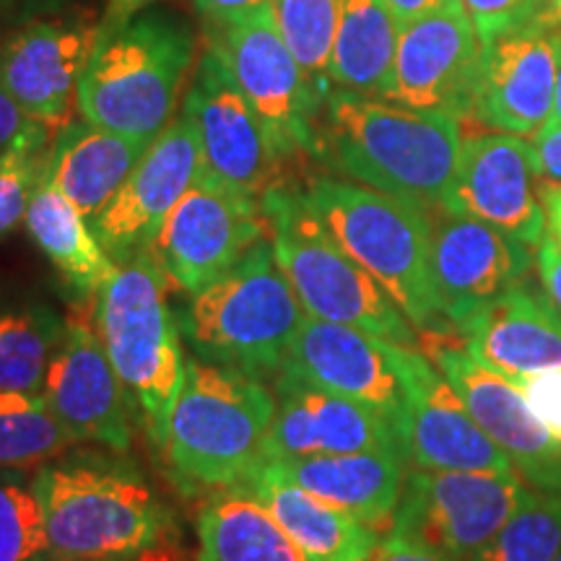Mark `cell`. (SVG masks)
Instances as JSON below:
<instances>
[{
	"label": "cell",
	"instance_id": "cell-1",
	"mask_svg": "<svg viewBox=\"0 0 561 561\" xmlns=\"http://www.w3.org/2000/svg\"><path fill=\"white\" fill-rule=\"evenodd\" d=\"M34 489L53 561H178L180 525L128 453L76 450L42 462Z\"/></svg>",
	"mask_w": 561,
	"mask_h": 561
},
{
	"label": "cell",
	"instance_id": "cell-2",
	"mask_svg": "<svg viewBox=\"0 0 561 561\" xmlns=\"http://www.w3.org/2000/svg\"><path fill=\"white\" fill-rule=\"evenodd\" d=\"M460 144L458 117L356 91H331L320 112L318 157L331 170L426 214L442 208Z\"/></svg>",
	"mask_w": 561,
	"mask_h": 561
},
{
	"label": "cell",
	"instance_id": "cell-3",
	"mask_svg": "<svg viewBox=\"0 0 561 561\" xmlns=\"http://www.w3.org/2000/svg\"><path fill=\"white\" fill-rule=\"evenodd\" d=\"M273 419L276 392L261 377L195 356L185 364L161 455L182 486L242 489L265 466Z\"/></svg>",
	"mask_w": 561,
	"mask_h": 561
},
{
	"label": "cell",
	"instance_id": "cell-4",
	"mask_svg": "<svg viewBox=\"0 0 561 561\" xmlns=\"http://www.w3.org/2000/svg\"><path fill=\"white\" fill-rule=\"evenodd\" d=\"M305 208L351 261L369 273L419 333L453 328L432 273V216L351 180L320 178L299 193Z\"/></svg>",
	"mask_w": 561,
	"mask_h": 561
},
{
	"label": "cell",
	"instance_id": "cell-5",
	"mask_svg": "<svg viewBox=\"0 0 561 561\" xmlns=\"http://www.w3.org/2000/svg\"><path fill=\"white\" fill-rule=\"evenodd\" d=\"M170 280L149 252L123 263L96 294L94 322L112 367L153 450H164L170 419L185 382L180 322Z\"/></svg>",
	"mask_w": 561,
	"mask_h": 561
},
{
	"label": "cell",
	"instance_id": "cell-6",
	"mask_svg": "<svg viewBox=\"0 0 561 561\" xmlns=\"http://www.w3.org/2000/svg\"><path fill=\"white\" fill-rule=\"evenodd\" d=\"M307 318L265 237L234 268L191 294L180 335L203 362L276 377Z\"/></svg>",
	"mask_w": 561,
	"mask_h": 561
},
{
	"label": "cell",
	"instance_id": "cell-7",
	"mask_svg": "<svg viewBox=\"0 0 561 561\" xmlns=\"http://www.w3.org/2000/svg\"><path fill=\"white\" fill-rule=\"evenodd\" d=\"M195 42L164 13L104 32L79 81V115L121 136L151 140L174 121Z\"/></svg>",
	"mask_w": 561,
	"mask_h": 561
},
{
	"label": "cell",
	"instance_id": "cell-8",
	"mask_svg": "<svg viewBox=\"0 0 561 561\" xmlns=\"http://www.w3.org/2000/svg\"><path fill=\"white\" fill-rule=\"evenodd\" d=\"M261 203L271 221L276 261L310 318L419 348V331L401 307L320 229L299 193L271 187Z\"/></svg>",
	"mask_w": 561,
	"mask_h": 561
},
{
	"label": "cell",
	"instance_id": "cell-9",
	"mask_svg": "<svg viewBox=\"0 0 561 561\" xmlns=\"http://www.w3.org/2000/svg\"><path fill=\"white\" fill-rule=\"evenodd\" d=\"M206 50L257 112L280 159L318 153L325 94L314 87L280 37L271 3L234 19L206 21Z\"/></svg>",
	"mask_w": 561,
	"mask_h": 561
},
{
	"label": "cell",
	"instance_id": "cell-10",
	"mask_svg": "<svg viewBox=\"0 0 561 561\" xmlns=\"http://www.w3.org/2000/svg\"><path fill=\"white\" fill-rule=\"evenodd\" d=\"M525 481L517 473L413 471L388 533L455 561L479 557L517 510Z\"/></svg>",
	"mask_w": 561,
	"mask_h": 561
},
{
	"label": "cell",
	"instance_id": "cell-11",
	"mask_svg": "<svg viewBox=\"0 0 561 561\" xmlns=\"http://www.w3.org/2000/svg\"><path fill=\"white\" fill-rule=\"evenodd\" d=\"M265 234L271 221L261 198L198 178L167 216L149 255L170 289L191 297L234 268Z\"/></svg>",
	"mask_w": 561,
	"mask_h": 561
},
{
	"label": "cell",
	"instance_id": "cell-12",
	"mask_svg": "<svg viewBox=\"0 0 561 561\" xmlns=\"http://www.w3.org/2000/svg\"><path fill=\"white\" fill-rule=\"evenodd\" d=\"M419 348L434 362L471 411L476 424L500 445L528 486L561 496V439L528 409L523 392L481 367L450 331L419 333Z\"/></svg>",
	"mask_w": 561,
	"mask_h": 561
},
{
	"label": "cell",
	"instance_id": "cell-13",
	"mask_svg": "<svg viewBox=\"0 0 561 561\" xmlns=\"http://www.w3.org/2000/svg\"><path fill=\"white\" fill-rule=\"evenodd\" d=\"M483 42L460 0L405 21L382 100L413 110L471 117Z\"/></svg>",
	"mask_w": 561,
	"mask_h": 561
},
{
	"label": "cell",
	"instance_id": "cell-14",
	"mask_svg": "<svg viewBox=\"0 0 561 561\" xmlns=\"http://www.w3.org/2000/svg\"><path fill=\"white\" fill-rule=\"evenodd\" d=\"M182 115L191 121L198 138L203 180L252 198H263L271 191L284 159L257 112L214 53H203Z\"/></svg>",
	"mask_w": 561,
	"mask_h": 561
},
{
	"label": "cell",
	"instance_id": "cell-15",
	"mask_svg": "<svg viewBox=\"0 0 561 561\" xmlns=\"http://www.w3.org/2000/svg\"><path fill=\"white\" fill-rule=\"evenodd\" d=\"M405 390V453L421 471L517 473L421 348L390 343Z\"/></svg>",
	"mask_w": 561,
	"mask_h": 561
},
{
	"label": "cell",
	"instance_id": "cell-16",
	"mask_svg": "<svg viewBox=\"0 0 561 561\" xmlns=\"http://www.w3.org/2000/svg\"><path fill=\"white\" fill-rule=\"evenodd\" d=\"M442 208L486 221L528 248H541L549 229L530 140L510 133L462 140Z\"/></svg>",
	"mask_w": 561,
	"mask_h": 561
},
{
	"label": "cell",
	"instance_id": "cell-17",
	"mask_svg": "<svg viewBox=\"0 0 561 561\" xmlns=\"http://www.w3.org/2000/svg\"><path fill=\"white\" fill-rule=\"evenodd\" d=\"M201 172L203 159L193 125L185 115H174V121L151 140L107 208L91 221L96 240L112 261L123 265L140 252H149L167 216L191 191Z\"/></svg>",
	"mask_w": 561,
	"mask_h": 561
},
{
	"label": "cell",
	"instance_id": "cell-18",
	"mask_svg": "<svg viewBox=\"0 0 561 561\" xmlns=\"http://www.w3.org/2000/svg\"><path fill=\"white\" fill-rule=\"evenodd\" d=\"M561 30L528 24L483 47L471 117L496 133L533 138L551 121Z\"/></svg>",
	"mask_w": 561,
	"mask_h": 561
},
{
	"label": "cell",
	"instance_id": "cell-19",
	"mask_svg": "<svg viewBox=\"0 0 561 561\" xmlns=\"http://www.w3.org/2000/svg\"><path fill=\"white\" fill-rule=\"evenodd\" d=\"M53 416L70 439L94 442L112 453H128L133 442L130 403L112 367L96 325L70 314L42 388Z\"/></svg>",
	"mask_w": 561,
	"mask_h": 561
},
{
	"label": "cell",
	"instance_id": "cell-20",
	"mask_svg": "<svg viewBox=\"0 0 561 561\" xmlns=\"http://www.w3.org/2000/svg\"><path fill=\"white\" fill-rule=\"evenodd\" d=\"M432 216V214H430ZM530 248L473 216L437 208L432 216V273L445 320L458 331L476 312L520 284Z\"/></svg>",
	"mask_w": 561,
	"mask_h": 561
},
{
	"label": "cell",
	"instance_id": "cell-21",
	"mask_svg": "<svg viewBox=\"0 0 561 561\" xmlns=\"http://www.w3.org/2000/svg\"><path fill=\"white\" fill-rule=\"evenodd\" d=\"M102 24L32 21L0 42V83L34 123L60 133L79 112V81Z\"/></svg>",
	"mask_w": 561,
	"mask_h": 561
},
{
	"label": "cell",
	"instance_id": "cell-22",
	"mask_svg": "<svg viewBox=\"0 0 561 561\" xmlns=\"http://www.w3.org/2000/svg\"><path fill=\"white\" fill-rule=\"evenodd\" d=\"M273 392L276 419L265 442V462L351 453H390L409 462L401 434L369 405L322 390L284 369L276 375Z\"/></svg>",
	"mask_w": 561,
	"mask_h": 561
},
{
	"label": "cell",
	"instance_id": "cell-23",
	"mask_svg": "<svg viewBox=\"0 0 561 561\" xmlns=\"http://www.w3.org/2000/svg\"><path fill=\"white\" fill-rule=\"evenodd\" d=\"M284 371L382 413L405 445V390L388 341L307 314Z\"/></svg>",
	"mask_w": 561,
	"mask_h": 561
},
{
	"label": "cell",
	"instance_id": "cell-24",
	"mask_svg": "<svg viewBox=\"0 0 561 561\" xmlns=\"http://www.w3.org/2000/svg\"><path fill=\"white\" fill-rule=\"evenodd\" d=\"M458 335L481 367L510 382L561 367V312L528 280L476 312Z\"/></svg>",
	"mask_w": 561,
	"mask_h": 561
},
{
	"label": "cell",
	"instance_id": "cell-25",
	"mask_svg": "<svg viewBox=\"0 0 561 561\" xmlns=\"http://www.w3.org/2000/svg\"><path fill=\"white\" fill-rule=\"evenodd\" d=\"M405 462L390 453L307 455L265 462L261 471L297 483L320 500L351 512L377 533H388L401 500Z\"/></svg>",
	"mask_w": 561,
	"mask_h": 561
},
{
	"label": "cell",
	"instance_id": "cell-26",
	"mask_svg": "<svg viewBox=\"0 0 561 561\" xmlns=\"http://www.w3.org/2000/svg\"><path fill=\"white\" fill-rule=\"evenodd\" d=\"M149 146V140L104 130L81 117L79 123L73 121L53 136L45 178L91 224L115 198Z\"/></svg>",
	"mask_w": 561,
	"mask_h": 561
},
{
	"label": "cell",
	"instance_id": "cell-27",
	"mask_svg": "<svg viewBox=\"0 0 561 561\" xmlns=\"http://www.w3.org/2000/svg\"><path fill=\"white\" fill-rule=\"evenodd\" d=\"M242 491L261 500L312 561H369L382 533L297 483L257 471Z\"/></svg>",
	"mask_w": 561,
	"mask_h": 561
},
{
	"label": "cell",
	"instance_id": "cell-28",
	"mask_svg": "<svg viewBox=\"0 0 561 561\" xmlns=\"http://www.w3.org/2000/svg\"><path fill=\"white\" fill-rule=\"evenodd\" d=\"M24 227L60 278L81 297H96L117 265L96 240L87 216L42 174Z\"/></svg>",
	"mask_w": 561,
	"mask_h": 561
},
{
	"label": "cell",
	"instance_id": "cell-29",
	"mask_svg": "<svg viewBox=\"0 0 561 561\" xmlns=\"http://www.w3.org/2000/svg\"><path fill=\"white\" fill-rule=\"evenodd\" d=\"M195 561H312L271 510L242 489L221 491L195 520Z\"/></svg>",
	"mask_w": 561,
	"mask_h": 561
},
{
	"label": "cell",
	"instance_id": "cell-30",
	"mask_svg": "<svg viewBox=\"0 0 561 561\" xmlns=\"http://www.w3.org/2000/svg\"><path fill=\"white\" fill-rule=\"evenodd\" d=\"M401 21L385 0H341L331 68L333 87L382 100L398 50Z\"/></svg>",
	"mask_w": 561,
	"mask_h": 561
},
{
	"label": "cell",
	"instance_id": "cell-31",
	"mask_svg": "<svg viewBox=\"0 0 561 561\" xmlns=\"http://www.w3.org/2000/svg\"><path fill=\"white\" fill-rule=\"evenodd\" d=\"M66 325L42 299L0 307V390L42 392Z\"/></svg>",
	"mask_w": 561,
	"mask_h": 561
},
{
	"label": "cell",
	"instance_id": "cell-32",
	"mask_svg": "<svg viewBox=\"0 0 561 561\" xmlns=\"http://www.w3.org/2000/svg\"><path fill=\"white\" fill-rule=\"evenodd\" d=\"M73 445L42 392L0 390V468L42 466Z\"/></svg>",
	"mask_w": 561,
	"mask_h": 561
},
{
	"label": "cell",
	"instance_id": "cell-33",
	"mask_svg": "<svg viewBox=\"0 0 561 561\" xmlns=\"http://www.w3.org/2000/svg\"><path fill=\"white\" fill-rule=\"evenodd\" d=\"M561 551V496L525 489L520 504L471 561H553Z\"/></svg>",
	"mask_w": 561,
	"mask_h": 561
},
{
	"label": "cell",
	"instance_id": "cell-34",
	"mask_svg": "<svg viewBox=\"0 0 561 561\" xmlns=\"http://www.w3.org/2000/svg\"><path fill=\"white\" fill-rule=\"evenodd\" d=\"M273 19L294 58L322 94H331V53L341 0H271Z\"/></svg>",
	"mask_w": 561,
	"mask_h": 561
},
{
	"label": "cell",
	"instance_id": "cell-35",
	"mask_svg": "<svg viewBox=\"0 0 561 561\" xmlns=\"http://www.w3.org/2000/svg\"><path fill=\"white\" fill-rule=\"evenodd\" d=\"M0 561H53L45 512L26 468H0Z\"/></svg>",
	"mask_w": 561,
	"mask_h": 561
},
{
	"label": "cell",
	"instance_id": "cell-36",
	"mask_svg": "<svg viewBox=\"0 0 561 561\" xmlns=\"http://www.w3.org/2000/svg\"><path fill=\"white\" fill-rule=\"evenodd\" d=\"M50 140H34L0 157V240L26 219L32 195L37 191Z\"/></svg>",
	"mask_w": 561,
	"mask_h": 561
},
{
	"label": "cell",
	"instance_id": "cell-37",
	"mask_svg": "<svg viewBox=\"0 0 561 561\" xmlns=\"http://www.w3.org/2000/svg\"><path fill=\"white\" fill-rule=\"evenodd\" d=\"M460 5L471 16L483 47L500 34L528 24L541 9L538 0H460Z\"/></svg>",
	"mask_w": 561,
	"mask_h": 561
},
{
	"label": "cell",
	"instance_id": "cell-38",
	"mask_svg": "<svg viewBox=\"0 0 561 561\" xmlns=\"http://www.w3.org/2000/svg\"><path fill=\"white\" fill-rule=\"evenodd\" d=\"M512 385L523 392L525 403L536 413V419L553 437L561 439V367L517 377Z\"/></svg>",
	"mask_w": 561,
	"mask_h": 561
},
{
	"label": "cell",
	"instance_id": "cell-39",
	"mask_svg": "<svg viewBox=\"0 0 561 561\" xmlns=\"http://www.w3.org/2000/svg\"><path fill=\"white\" fill-rule=\"evenodd\" d=\"M34 140H53V133L34 123L9 94V89L0 83V157Z\"/></svg>",
	"mask_w": 561,
	"mask_h": 561
},
{
	"label": "cell",
	"instance_id": "cell-40",
	"mask_svg": "<svg viewBox=\"0 0 561 561\" xmlns=\"http://www.w3.org/2000/svg\"><path fill=\"white\" fill-rule=\"evenodd\" d=\"M530 146L541 195L561 191V125H546L538 136H533Z\"/></svg>",
	"mask_w": 561,
	"mask_h": 561
},
{
	"label": "cell",
	"instance_id": "cell-41",
	"mask_svg": "<svg viewBox=\"0 0 561 561\" xmlns=\"http://www.w3.org/2000/svg\"><path fill=\"white\" fill-rule=\"evenodd\" d=\"M369 561H455V559L442 557V553L424 549V546L413 541H405V538L396 536V533H385Z\"/></svg>",
	"mask_w": 561,
	"mask_h": 561
},
{
	"label": "cell",
	"instance_id": "cell-42",
	"mask_svg": "<svg viewBox=\"0 0 561 561\" xmlns=\"http://www.w3.org/2000/svg\"><path fill=\"white\" fill-rule=\"evenodd\" d=\"M538 268H541V284L546 297L561 312V248L546 234V240L538 248Z\"/></svg>",
	"mask_w": 561,
	"mask_h": 561
},
{
	"label": "cell",
	"instance_id": "cell-43",
	"mask_svg": "<svg viewBox=\"0 0 561 561\" xmlns=\"http://www.w3.org/2000/svg\"><path fill=\"white\" fill-rule=\"evenodd\" d=\"M195 9L208 19H234L242 13H250L261 5L271 3V0H193Z\"/></svg>",
	"mask_w": 561,
	"mask_h": 561
},
{
	"label": "cell",
	"instance_id": "cell-44",
	"mask_svg": "<svg viewBox=\"0 0 561 561\" xmlns=\"http://www.w3.org/2000/svg\"><path fill=\"white\" fill-rule=\"evenodd\" d=\"M151 0H107V11H104L102 30H117V26L128 24V21L136 16L140 9H146Z\"/></svg>",
	"mask_w": 561,
	"mask_h": 561
},
{
	"label": "cell",
	"instance_id": "cell-45",
	"mask_svg": "<svg viewBox=\"0 0 561 561\" xmlns=\"http://www.w3.org/2000/svg\"><path fill=\"white\" fill-rule=\"evenodd\" d=\"M390 5V11L396 13V19L405 24V21L421 16V13H430L439 5H445L447 0H385Z\"/></svg>",
	"mask_w": 561,
	"mask_h": 561
},
{
	"label": "cell",
	"instance_id": "cell-46",
	"mask_svg": "<svg viewBox=\"0 0 561 561\" xmlns=\"http://www.w3.org/2000/svg\"><path fill=\"white\" fill-rule=\"evenodd\" d=\"M543 208H546V229H549V237L561 248V191L543 193Z\"/></svg>",
	"mask_w": 561,
	"mask_h": 561
},
{
	"label": "cell",
	"instance_id": "cell-47",
	"mask_svg": "<svg viewBox=\"0 0 561 561\" xmlns=\"http://www.w3.org/2000/svg\"><path fill=\"white\" fill-rule=\"evenodd\" d=\"M536 21L551 30H561V0H543V5L536 13Z\"/></svg>",
	"mask_w": 561,
	"mask_h": 561
},
{
	"label": "cell",
	"instance_id": "cell-48",
	"mask_svg": "<svg viewBox=\"0 0 561 561\" xmlns=\"http://www.w3.org/2000/svg\"><path fill=\"white\" fill-rule=\"evenodd\" d=\"M553 125H561V55H559V73H557V91H553V110L551 121Z\"/></svg>",
	"mask_w": 561,
	"mask_h": 561
},
{
	"label": "cell",
	"instance_id": "cell-49",
	"mask_svg": "<svg viewBox=\"0 0 561 561\" xmlns=\"http://www.w3.org/2000/svg\"><path fill=\"white\" fill-rule=\"evenodd\" d=\"M553 561H561V551H559V557H557V559H553Z\"/></svg>",
	"mask_w": 561,
	"mask_h": 561
},
{
	"label": "cell",
	"instance_id": "cell-50",
	"mask_svg": "<svg viewBox=\"0 0 561 561\" xmlns=\"http://www.w3.org/2000/svg\"><path fill=\"white\" fill-rule=\"evenodd\" d=\"M0 3H5V0H0Z\"/></svg>",
	"mask_w": 561,
	"mask_h": 561
}]
</instances>
